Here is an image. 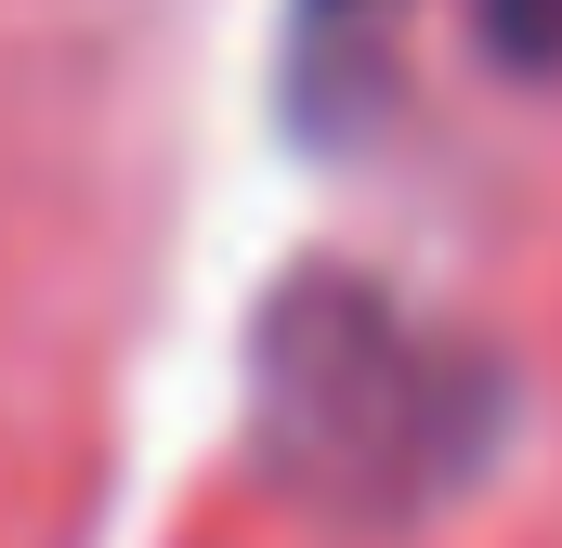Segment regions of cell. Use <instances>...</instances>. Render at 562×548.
Here are the masks:
<instances>
[{
  "instance_id": "6da1fadb",
  "label": "cell",
  "mask_w": 562,
  "mask_h": 548,
  "mask_svg": "<svg viewBox=\"0 0 562 548\" xmlns=\"http://www.w3.org/2000/svg\"><path fill=\"white\" fill-rule=\"evenodd\" d=\"M497 406H510L497 366L353 262L288 274L276 313L249 327L262 470L353 536H406L445 496H471L497 457Z\"/></svg>"
},
{
  "instance_id": "7a4b0ae2",
  "label": "cell",
  "mask_w": 562,
  "mask_h": 548,
  "mask_svg": "<svg viewBox=\"0 0 562 548\" xmlns=\"http://www.w3.org/2000/svg\"><path fill=\"white\" fill-rule=\"evenodd\" d=\"M484 39H497L524 79H550L562 66V0H484Z\"/></svg>"
}]
</instances>
